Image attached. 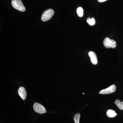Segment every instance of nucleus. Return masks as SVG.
Wrapping results in <instances>:
<instances>
[{
    "instance_id": "1",
    "label": "nucleus",
    "mask_w": 123,
    "mask_h": 123,
    "mask_svg": "<svg viewBox=\"0 0 123 123\" xmlns=\"http://www.w3.org/2000/svg\"><path fill=\"white\" fill-rule=\"evenodd\" d=\"M11 4L13 8L18 11L22 12L25 11V8L21 0H12Z\"/></svg>"
},
{
    "instance_id": "2",
    "label": "nucleus",
    "mask_w": 123,
    "mask_h": 123,
    "mask_svg": "<svg viewBox=\"0 0 123 123\" xmlns=\"http://www.w3.org/2000/svg\"><path fill=\"white\" fill-rule=\"evenodd\" d=\"M54 10L52 9H49L44 11L42 14V20L43 22L47 21L51 18L54 14Z\"/></svg>"
},
{
    "instance_id": "3",
    "label": "nucleus",
    "mask_w": 123,
    "mask_h": 123,
    "mask_svg": "<svg viewBox=\"0 0 123 123\" xmlns=\"http://www.w3.org/2000/svg\"><path fill=\"white\" fill-rule=\"evenodd\" d=\"M103 44L106 48H115L116 47V42L114 40L110 39V38H105L103 41Z\"/></svg>"
},
{
    "instance_id": "4",
    "label": "nucleus",
    "mask_w": 123,
    "mask_h": 123,
    "mask_svg": "<svg viewBox=\"0 0 123 123\" xmlns=\"http://www.w3.org/2000/svg\"><path fill=\"white\" fill-rule=\"evenodd\" d=\"M33 108L35 111L39 114H43L46 113V109L44 107L42 104L38 103H35L34 104Z\"/></svg>"
},
{
    "instance_id": "5",
    "label": "nucleus",
    "mask_w": 123,
    "mask_h": 123,
    "mask_svg": "<svg viewBox=\"0 0 123 123\" xmlns=\"http://www.w3.org/2000/svg\"><path fill=\"white\" fill-rule=\"evenodd\" d=\"M116 86L115 85H113L108 88L101 90L99 93L100 94H108L111 93L115 92L116 90Z\"/></svg>"
},
{
    "instance_id": "6",
    "label": "nucleus",
    "mask_w": 123,
    "mask_h": 123,
    "mask_svg": "<svg viewBox=\"0 0 123 123\" xmlns=\"http://www.w3.org/2000/svg\"><path fill=\"white\" fill-rule=\"evenodd\" d=\"M19 96L23 100L26 99L27 97V92L25 89L24 87L21 86L18 89V90Z\"/></svg>"
},
{
    "instance_id": "7",
    "label": "nucleus",
    "mask_w": 123,
    "mask_h": 123,
    "mask_svg": "<svg viewBox=\"0 0 123 123\" xmlns=\"http://www.w3.org/2000/svg\"><path fill=\"white\" fill-rule=\"evenodd\" d=\"M89 55L90 57L91 61L92 63L94 65L97 64L98 60L96 54L93 51H90L89 52Z\"/></svg>"
},
{
    "instance_id": "8",
    "label": "nucleus",
    "mask_w": 123,
    "mask_h": 123,
    "mask_svg": "<svg viewBox=\"0 0 123 123\" xmlns=\"http://www.w3.org/2000/svg\"><path fill=\"white\" fill-rule=\"evenodd\" d=\"M106 115L108 117L113 118L116 116L117 114L114 110H109L107 111Z\"/></svg>"
},
{
    "instance_id": "9",
    "label": "nucleus",
    "mask_w": 123,
    "mask_h": 123,
    "mask_svg": "<svg viewBox=\"0 0 123 123\" xmlns=\"http://www.w3.org/2000/svg\"><path fill=\"white\" fill-rule=\"evenodd\" d=\"M114 103L120 110H123V101L121 102L119 99H117L116 100Z\"/></svg>"
},
{
    "instance_id": "10",
    "label": "nucleus",
    "mask_w": 123,
    "mask_h": 123,
    "mask_svg": "<svg viewBox=\"0 0 123 123\" xmlns=\"http://www.w3.org/2000/svg\"><path fill=\"white\" fill-rule=\"evenodd\" d=\"M77 13L79 17H82L84 14V10L81 7H78L77 10Z\"/></svg>"
},
{
    "instance_id": "11",
    "label": "nucleus",
    "mask_w": 123,
    "mask_h": 123,
    "mask_svg": "<svg viewBox=\"0 0 123 123\" xmlns=\"http://www.w3.org/2000/svg\"><path fill=\"white\" fill-rule=\"evenodd\" d=\"M80 115L79 113H77L75 115L74 117V120L75 123H80L79 121H80Z\"/></svg>"
},
{
    "instance_id": "12",
    "label": "nucleus",
    "mask_w": 123,
    "mask_h": 123,
    "mask_svg": "<svg viewBox=\"0 0 123 123\" xmlns=\"http://www.w3.org/2000/svg\"><path fill=\"white\" fill-rule=\"evenodd\" d=\"M87 22L90 25H94L95 23V20L94 18H88L87 19Z\"/></svg>"
},
{
    "instance_id": "13",
    "label": "nucleus",
    "mask_w": 123,
    "mask_h": 123,
    "mask_svg": "<svg viewBox=\"0 0 123 123\" xmlns=\"http://www.w3.org/2000/svg\"><path fill=\"white\" fill-rule=\"evenodd\" d=\"M107 0H98V1L99 2H103Z\"/></svg>"
},
{
    "instance_id": "14",
    "label": "nucleus",
    "mask_w": 123,
    "mask_h": 123,
    "mask_svg": "<svg viewBox=\"0 0 123 123\" xmlns=\"http://www.w3.org/2000/svg\"><path fill=\"white\" fill-rule=\"evenodd\" d=\"M83 94H85V93H83Z\"/></svg>"
}]
</instances>
